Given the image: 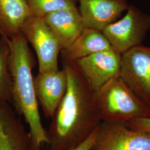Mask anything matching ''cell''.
Wrapping results in <instances>:
<instances>
[{
  "label": "cell",
  "mask_w": 150,
  "mask_h": 150,
  "mask_svg": "<svg viewBox=\"0 0 150 150\" xmlns=\"http://www.w3.org/2000/svg\"><path fill=\"white\" fill-rule=\"evenodd\" d=\"M67 88L47 129L48 150H69L86 140L101 123L95 105V91L75 61L62 60Z\"/></svg>",
  "instance_id": "1"
},
{
  "label": "cell",
  "mask_w": 150,
  "mask_h": 150,
  "mask_svg": "<svg viewBox=\"0 0 150 150\" xmlns=\"http://www.w3.org/2000/svg\"><path fill=\"white\" fill-rule=\"evenodd\" d=\"M5 38L10 50L8 68L12 81L11 105L16 114L23 116L28 125L30 150H42V145L48 144V139L34 90L32 75L35 64L34 56L22 32L11 38Z\"/></svg>",
  "instance_id": "2"
},
{
  "label": "cell",
  "mask_w": 150,
  "mask_h": 150,
  "mask_svg": "<svg viewBox=\"0 0 150 150\" xmlns=\"http://www.w3.org/2000/svg\"><path fill=\"white\" fill-rule=\"evenodd\" d=\"M94 100L102 122L125 123L136 118H150V107L120 76L108 81L95 91Z\"/></svg>",
  "instance_id": "3"
},
{
  "label": "cell",
  "mask_w": 150,
  "mask_h": 150,
  "mask_svg": "<svg viewBox=\"0 0 150 150\" xmlns=\"http://www.w3.org/2000/svg\"><path fill=\"white\" fill-rule=\"evenodd\" d=\"M150 30V15L129 5L123 18L102 31L114 50L121 54L142 45Z\"/></svg>",
  "instance_id": "4"
},
{
  "label": "cell",
  "mask_w": 150,
  "mask_h": 150,
  "mask_svg": "<svg viewBox=\"0 0 150 150\" xmlns=\"http://www.w3.org/2000/svg\"><path fill=\"white\" fill-rule=\"evenodd\" d=\"M21 32L37 54L38 72L46 73L59 70L58 58L61 47L44 18L31 16L25 23Z\"/></svg>",
  "instance_id": "5"
},
{
  "label": "cell",
  "mask_w": 150,
  "mask_h": 150,
  "mask_svg": "<svg viewBox=\"0 0 150 150\" xmlns=\"http://www.w3.org/2000/svg\"><path fill=\"white\" fill-rule=\"evenodd\" d=\"M91 150H150V132L124 122H101Z\"/></svg>",
  "instance_id": "6"
},
{
  "label": "cell",
  "mask_w": 150,
  "mask_h": 150,
  "mask_svg": "<svg viewBox=\"0 0 150 150\" xmlns=\"http://www.w3.org/2000/svg\"><path fill=\"white\" fill-rule=\"evenodd\" d=\"M120 76L150 107V47L141 45L121 54Z\"/></svg>",
  "instance_id": "7"
},
{
  "label": "cell",
  "mask_w": 150,
  "mask_h": 150,
  "mask_svg": "<svg viewBox=\"0 0 150 150\" xmlns=\"http://www.w3.org/2000/svg\"><path fill=\"white\" fill-rule=\"evenodd\" d=\"M121 54L113 49L92 54L75 61L91 87L96 91L120 76Z\"/></svg>",
  "instance_id": "8"
},
{
  "label": "cell",
  "mask_w": 150,
  "mask_h": 150,
  "mask_svg": "<svg viewBox=\"0 0 150 150\" xmlns=\"http://www.w3.org/2000/svg\"><path fill=\"white\" fill-rule=\"evenodd\" d=\"M67 76L64 69L40 73L33 77V86L38 104L45 118L53 116L67 88Z\"/></svg>",
  "instance_id": "9"
},
{
  "label": "cell",
  "mask_w": 150,
  "mask_h": 150,
  "mask_svg": "<svg viewBox=\"0 0 150 150\" xmlns=\"http://www.w3.org/2000/svg\"><path fill=\"white\" fill-rule=\"evenodd\" d=\"M85 27L102 31L116 21L129 6L127 0H78Z\"/></svg>",
  "instance_id": "10"
},
{
  "label": "cell",
  "mask_w": 150,
  "mask_h": 150,
  "mask_svg": "<svg viewBox=\"0 0 150 150\" xmlns=\"http://www.w3.org/2000/svg\"><path fill=\"white\" fill-rule=\"evenodd\" d=\"M31 139L11 104L0 106V150H30Z\"/></svg>",
  "instance_id": "11"
},
{
  "label": "cell",
  "mask_w": 150,
  "mask_h": 150,
  "mask_svg": "<svg viewBox=\"0 0 150 150\" xmlns=\"http://www.w3.org/2000/svg\"><path fill=\"white\" fill-rule=\"evenodd\" d=\"M44 20L56 36L62 50L68 48L85 27L77 6L54 12Z\"/></svg>",
  "instance_id": "12"
},
{
  "label": "cell",
  "mask_w": 150,
  "mask_h": 150,
  "mask_svg": "<svg viewBox=\"0 0 150 150\" xmlns=\"http://www.w3.org/2000/svg\"><path fill=\"white\" fill-rule=\"evenodd\" d=\"M113 49L102 31L85 27L68 48L61 51L62 60L76 61L92 54Z\"/></svg>",
  "instance_id": "13"
},
{
  "label": "cell",
  "mask_w": 150,
  "mask_h": 150,
  "mask_svg": "<svg viewBox=\"0 0 150 150\" xmlns=\"http://www.w3.org/2000/svg\"><path fill=\"white\" fill-rule=\"evenodd\" d=\"M31 17L26 0H0V35L11 38L21 32Z\"/></svg>",
  "instance_id": "14"
},
{
  "label": "cell",
  "mask_w": 150,
  "mask_h": 150,
  "mask_svg": "<svg viewBox=\"0 0 150 150\" xmlns=\"http://www.w3.org/2000/svg\"><path fill=\"white\" fill-rule=\"evenodd\" d=\"M0 47V106L6 102L11 104L12 81L8 68L9 47L5 38H2Z\"/></svg>",
  "instance_id": "15"
},
{
  "label": "cell",
  "mask_w": 150,
  "mask_h": 150,
  "mask_svg": "<svg viewBox=\"0 0 150 150\" xmlns=\"http://www.w3.org/2000/svg\"><path fill=\"white\" fill-rule=\"evenodd\" d=\"M31 16L44 18L54 12L76 6L78 0H26Z\"/></svg>",
  "instance_id": "16"
},
{
  "label": "cell",
  "mask_w": 150,
  "mask_h": 150,
  "mask_svg": "<svg viewBox=\"0 0 150 150\" xmlns=\"http://www.w3.org/2000/svg\"><path fill=\"white\" fill-rule=\"evenodd\" d=\"M131 129L147 131L150 132V118H139L125 122Z\"/></svg>",
  "instance_id": "17"
},
{
  "label": "cell",
  "mask_w": 150,
  "mask_h": 150,
  "mask_svg": "<svg viewBox=\"0 0 150 150\" xmlns=\"http://www.w3.org/2000/svg\"><path fill=\"white\" fill-rule=\"evenodd\" d=\"M97 129H96L91 135L83 142L69 150H91L96 136Z\"/></svg>",
  "instance_id": "18"
},
{
  "label": "cell",
  "mask_w": 150,
  "mask_h": 150,
  "mask_svg": "<svg viewBox=\"0 0 150 150\" xmlns=\"http://www.w3.org/2000/svg\"><path fill=\"white\" fill-rule=\"evenodd\" d=\"M1 44H2V38H0V47L1 46Z\"/></svg>",
  "instance_id": "19"
}]
</instances>
